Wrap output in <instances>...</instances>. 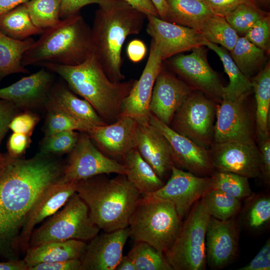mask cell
Wrapping results in <instances>:
<instances>
[{"instance_id":"obj_1","label":"cell","mask_w":270,"mask_h":270,"mask_svg":"<svg viewBox=\"0 0 270 270\" xmlns=\"http://www.w3.org/2000/svg\"><path fill=\"white\" fill-rule=\"evenodd\" d=\"M64 164L40 152L32 158H10L0 178V254L18 258L20 230L40 194L62 176Z\"/></svg>"},{"instance_id":"obj_2","label":"cell","mask_w":270,"mask_h":270,"mask_svg":"<svg viewBox=\"0 0 270 270\" xmlns=\"http://www.w3.org/2000/svg\"><path fill=\"white\" fill-rule=\"evenodd\" d=\"M146 16L124 0H110L95 12L92 30L93 54L108 78L122 81V50L126 38L142 30Z\"/></svg>"},{"instance_id":"obj_3","label":"cell","mask_w":270,"mask_h":270,"mask_svg":"<svg viewBox=\"0 0 270 270\" xmlns=\"http://www.w3.org/2000/svg\"><path fill=\"white\" fill-rule=\"evenodd\" d=\"M38 66L61 76L68 88L88 101L106 123L118 118L122 102L136 80L112 82L94 54L76 66L42 63Z\"/></svg>"},{"instance_id":"obj_4","label":"cell","mask_w":270,"mask_h":270,"mask_svg":"<svg viewBox=\"0 0 270 270\" xmlns=\"http://www.w3.org/2000/svg\"><path fill=\"white\" fill-rule=\"evenodd\" d=\"M100 174L76 182V192L86 204L92 222L105 232L128 226L142 194L126 175Z\"/></svg>"},{"instance_id":"obj_5","label":"cell","mask_w":270,"mask_h":270,"mask_svg":"<svg viewBox=\"0 0 270 270\" xmlns=\"http://www.w3.org/2000/svg\"><path fill=\"white\" fill-rule=\"evenodd\" d=\"M24 54L22 65L42 63L76 66L93 54L91 28L78 13L44 30Z\"/></svg>"},{"instance_id":"obj_6","label":"cell","mask_w":270,"mask_h":270,"mask_svg":"<svg viewBox=\"0 0 270 270\" xmlns=\"http://www.w3.org/2000/svg\"><path fill=\"white\" fill-rule=\"evenodd\" d=\"M181 220L172 203L142 194L129 220L130 237L164 254L174 242Z\"/></svg>"},{"instance_id":"obj_7","label":"cell","mask_w":270,"mask_h":270,"mask_svg":"<svg viewBox=\"0 0 270 270\" xmlns=\"http://www.w3.org/2000/svg\"><path fill=\"white\" fill-rule=\"evenodd\" d=\"M100 230L92 220L86 204L76 192L60 210L34 230L28 248L70 240L89 241Z\"/></svg>"},{"instance_id":"obj_8","label":"cell","mask_w":270,"mask_h":270,"mask_svg":"<svg viewBox=\"0 0 270 270\" xmlns=\"http://www.w3.org/2000/svg\"><path fill=\"white\" fill-rule=\"evenodd\" d=\"M210 218L200 200L196 202L164 254L174 270H205L206 234Z\"/></svg>"},{"instance_id":"obj_9","label":"cell","mask_w":270,"mask_h":270,"mask_svg":"<svg viewBox=\"0 0 270 270\" xmlns=\"http://www.w3.org/2000/svg\"><path fill=\"white\" fill-rule=\"evenodd\" d=\"M216 106L202 92L192 91L174 114V130L208 148L212 142Z\"/></svg>"},{"instance_id":"obj_10","label":"cell","mask_w":270,"mask_h":270,"mask_svg":"<svg viewBox=\"0 0 270 270\" xmlns=\"http://www.w3.org/2000/svg\"><path fill=\"white\" fill-rule=\"evenodd\" d=\"M82 132L64 165L62 176L64 180L77 182L100 174L126 175L123 164L104 155L95 147L90 136Z\"/></svg>"},{"instance_id":"obj_11","label":"cell","mask_w":270,"mask_h":270,"mask_svg":"<svg viewBox=\"0 0 270 270\" xmlns=\"http://www.w3.org/2000/svg\"><path fill=\"white\" fill-rule=\"evenodd\" d=\"M168 182L152 193L143 196L172 203L182 220L194 203L212 189L211 176H200L174 166Z\"/></svg>"},{"instance_id":"obj_12","label":"cell","mask_w":270,"mask_h":270,"mask_svg":"<svg viewBox=\"0 0 270 270\" xmlns=\"http://www.w3.org/2000/svg\"><path fill=\"white\" fill-rule=\"evenodd\" d=\"M168 63L192 89L202 92L212 100H222L224 86L210 66L206 52L202 46L194 48L190 54L178 55Z\"/></svg>"},{"instance_id":"obj_13","label":"cell","mask_w":270,"mask_h":270,"mask_svg":"<svg viewBox=\"0 0 270 270\" xmlns=\"http://www.w3.org/2000/svg\"><path fill=\"white\" fill-rule=\"evenodd\" d=\"M209 153L214 170L248 178L261 176L259 153L255 142H212Z\"/></svg>"},{"instance_id":"obj_14","label":"cell","mask_w":270,"mask_h":270,"mask_svg":"<svg viewBox=\"0 0 270 270\" xmlns=\"http://www.w3.org/2000/svg\"><path fill=\"white\" fill-rule=\"evenodd\" d=\"M149 122L166 139L174 164L198 176L213 174L214 168L207 148L178 133L151 113Z\"/></svg>"},{"instance_id":"obj_15","label":"cell","mask_w":270,"mask_h":270,"mask_svg":"<svg viewBox=\"0 0 270 270\" xmlns=\"http://www.w3.org/2000/svg\"><path fill=\"white\" fill-rule=\"evenodd\" d=\"M146 32L158 48L162 60L204 46L205 38L199 31L152 15L146 16Z\"/></svg>"},{"instance_id":"obj_16","label":"cell","mask_w":270,"mask_h":270,"mask_svg":"<svg viewBox=\"0 0 270 270\" xmlns=\"http://www.w3.org/2000/svg\"><path fill=\"white\" fill-rule=\"evenodd\" d=\"M76 182L64 180L62 176L48 186L40 194L28 214L19 237L20 252L24 254L35 227L60 210L76 192Z\"/></svg>"},{"instance_id":"obj_17","label":"cell","mask_w":270,"mask_h":270,"mask_svg":"<svg viewBox=\"0 0 270 270\" xmlns=\"http://www.w3.org/2000/svg\"><path fill=\"white\" fill-rule=\"evenodd\" d=\"M162 60L154 42L152 40L148 61L138 80L124 99L120 115L128 116L138 124L149 122V105L156 78L162 66Z\"/></svg>"},{"instance_id":"obj_18","label":"cell","mask_w":270,"mask_h":270,"mask_svg":"<svg viewBox=\"0 0 270 270\" xmlns=\"http://www.w3.org/2000/svg\"><path fill=\"white\" fill-rule=\"evenodd\" d=\"M246 100L244 98L234 100L222 99L216 110L214 142H255L252 120L244 106Z\"/></svg>"},{"instance_id":"obj_19","label":"cell","mask_w":270,"mask_h":270,"mask_svg":"<svg viewBox=\"0 0 270 270\" xmlns=\"http://www.w3.org/2000/svg\"><path fill=\"white\" fill-rule=\"evenodd\" d=\"M99 234L89 240L80 258L82 270H114L130 237L128 228Z\"/></svg>"},{"instance_id":"obj_20","label":"cell","mask_w":270,"mask_h":270,"mask_svg":"<svg viewBox=\"0 0 270 270\" xmlns=\"http://www.w3.org/2000/svg\"><path fill=\"white\" fill-rule=\"evenodd\" d=\"M238 230L232 218L222 220L210 216L206 234V264L212 269H222L236 258Z\"/></svg>"},{"instance_id":"obj_21","label":"cell","mask_w":270,"mask_h":270,"mask_svg":"<svg viewBox=\"0 0 270 270\" xmlns=\"http://www.w3.org/2000/svg\"><path fill=\"white\" fill-rule=\"evenodd\" d=\"M192 88L182 80L163 70L155 81L149 105L150 113L170 126L174 114Z\"/></svg>"},{"instance_id":"obj_22","label":"cell","mask_w":270,"mask_h":270,"mask_svg":"<svg viewBox=\"0 0 270 270\" xmlns=\"http://www.w3.org/2000/svg\"><path fill=\"white\" fill-rule=\"evenodd\" d=\"M52 72L42 68L12 84L0 88V99L12 103L17 108L28 110L44 106L54 84Z\"/></svg>"},{"instance_id":"obj_23","label":"cell","mask_w":270,"mask_h":270,"mask_svg":"<svg viewBox=\"0 0 270 270\" xmlns=\"http://www.w3.org/2000/svg\"><path fill=\"white\" fill-rule=\"evenodd\" d=\"M138 127V122L134 118L120 115L113 124L94 126L87 134L104 153L122 157L136 148Z\"/></svg>"},{"instance_id":"obj_24","label":"cell","mask_w":270,"mask_h":270,"mask_svg":"<svg viewBox=\"0 0 270 270\" xmlns=\"http://www.w3.org/2000/svg\"><path fill=\"white\" fill-rule=\"evenodd\" d=\"M136 148L160 178L174 166L166 139L150 122L138 123Z\"/></svg>"},{"instance_id":"obj_25","label":"cell","mask_w":270,"mask_h":270,"mask_svg":"<svg viewBox=\"0 0 270 270\" xmlns=\"http://www.w3.org/2000/svg\"><path fill=\"white\" fill-rule=\"evenodd\" d=\"M44 106L48 112H63L92 126L108 124L88 101L78 98L62 82L53 84Z\"/></svg>"},{"instance_id":"obj_26","label":"cell","mask_w":270,"mask_h":270,"mask_svg":"<svg viewBox=\"0 0 270 270\" xmlns=\"http://www.w3.org/2000/svg\"><path fill=\"white\" fill-rule=\"evenodd\" d=\"M86 243L78 240L52 242L28 247L23 260L28 267L40 263L80 260Z\"/></svg>"},{"instance_id":"obj_27","label":"cell","mask_w":270,"mask_h":270,"mask_svg":"<svg viewBox=\"0 0 270 270\" xmlns=\"http://www.w3.org/2000/svg\"><path fill=\"white\" fill-rule=\"evenodd\" d=\"M122 158L126 176L142 194L153 192L164 186L162 179L136 148L131 150Z\"/></svg>"},{"instance_id":"obj_28","label":"cell","mask_w":270,"mask_h":270,"mask_svg":"<svg viewBox=\"0 0 270 270\" xmlns=\"http://www.w3.org/2000/svg\"><path fill=\"white\" fill-rule=\"evenodd\" d=\"M164 20L199 31L204 22L214 15L203 0H166Z\"/></svg>"},{"instance_id":"obj_29","label":"cell","mask_w":270,"mask_h":270,"mask_svg":"<svg viewBox=\"0 0 270 270\" xmlns=\"http://www.w3.org/2000/svg\"><path fill=\"white\" fill-rule=\"evenodd\" d=\"M204 46L214 51L221 60L229 83L223 88L222 99L236 100L246 98L253 92L250 78L245 76L237 66L228 50L205 39Z\"/></svg>"},{"instance_id":"obj_30","label":"cell","mask_w":270,"mask_h":270,"mask_svg":"<svg viewBox=\"0 0 270 270\" xmlns=\"http://www.w3.org/2000/svg\"><path fill=\"white\" fill-rule=\"evenodd\" d=\"M34 42L31 38L22 40L14 39L0 30V80L12 74L29 72L22 60Z\"/></svg>"},{"instance_id":"obj_31","label":"cell","mask_w":270,"mask_h":270,"mask_svg":"<svg viewBox=\"0 0 270 270\" xmlns=\"http://www.w3.org/2000/svg\"><path fill=\"white\" fill-rule=\"evenodd\" d=\"M256 100V133L269 134L270 65L268 62L251 80Z\"/></svg>"},{"instance_id":"obj_32","label":"cell","mask_w":270,"mask_h":270,"mask_svg":"<svg viewBox=\"0 0 270 270\" xmlns=\"http://www.w3.org/2000/svg\"><path fill=\"white\" fill-rule=\"evenodd\" d=\"M0 30L11 38L20 40L41 34L44 31L34 24L24 3L0 16Z\"/></svg>"},{"instance_id":"obj_33","label":"cell","mask_w":270,"mask_h":270,"mask_svg":"<svg viewBox=\"0 0 270 270\" xmlns=\"http://www.w3.org/2000/svg\"><path fill=\"white\" fill-rule=\"evenodd\" d=\"M265 52L244 36L238 37L234 47L230 51L237 66L249 78L262 68L266 59Z\"/></svg>"},{"instance_id":"obj_34","label":"cell","mask_w":270,"mask_h":270,"mask_svg":"<svg viewBox=\"0 0 270 270\" xmlns=\"http://www.w3.org/2000/svg\"><path fill=\"white\" fill-rule=\"evenodd\" d=\"M200 200L210 216L222 220L232 218L241 208L240 200L218 190H210Z\"/></svg>"},{"instance_id":"obj_35","label":"cell","mask_w":270,"mask_h":270,"mask_svg":"<svg viewBox=\"0 0 270 270\" xmlns=\"http://www.w3.org/2000/svg\"><path fill=\"white\" fill-rule=\"evenodd\" d=\"M128 255L136 270H174L164 253L144 242H134Z\"/></svg>"},{"instance_id":"obj_36","label":"cell","mask_w":270,"mask_h":270,"mask_svg":"<svg viewBox=\"0 0 270 270\" xmlns=\"http://www.w3.org/2000/svg\"><path fill=\"white\" fill-rule=\"evenodd\" d=\"M200 32L208 41L230 51L238 38L236 32L224 17L213 15L202 24Z\"/></svg>"},{"instance_id":"obj_37","label":"cell","mask_w":270,"mask_h":270,"mask_svg":"<svg viewBox=\"0 0 270 270\" xmlns=\"http://www.w3.org/2000/svg\"><path fill=\"white\" fill-rule=\"evenodd\" d=\"M62 0H28L24 2L34 24L46 30L56 25L61 20Z\"/></svg>"},{"instance_id":"obj_38","label":"cell","mask_w":270,"mask_h":270,"mask_svg":"<svg viewBox=\"0 0 270 270\" xmlns=\"http://www.w3.org/2000/svg\"><path fill=\"white\" fill-rule=\"evenodd\" d=\"M211 178L212 189L222 191L240 200L252 194L247 177L231 172L217 171Z\"/></svg>"},{"instance_id":"obj_39","label":"cell","mask_w":270,"mask_h":270,"mask_svg":"<svg viewBox=\"0 0 270 270\" xmlns=\"http://www.w3.org/2000/svg\"><path fill=\"white\" fill-rule=\"evenodd\" d=\"M268 14L251 2L239 5L224 18L237 33L244 35L258 20Z\"/></svg>"},{"instance_id":"obj_40","label":"cell","mask_w":270,"mask_h":270,"mask_svg":"<svg viewBox=\"0 0 270 270\" xmlns=\"http://www.w3.org/2000/svg\"><path fill=\"white\" fill-rule=\"evenodd\" d=\"M94 126L87 124L63 112H48L44 126V136L68 131L88 133Z\"/></svg>"},{"instance_id":"obj_41","label":"cell","mask_w":270,"mask_h":270,"mask_svg":"<svg viewBox=\"0 0 270 270\" xmlns=\"http://www.w3.org/2000/svg\"><path fill=\"white\" fill-rule=\"evenodd\" d=\"M79 134L75 131L58 132L44 136L40 152L48 155H60L70 152L76 146Z\"/></svg>"},{"instance_id":"obj_42","label":"cell","mask_w":270,"mask_h":270,"mask_svg":"<svg viewBox=\"0 0 270 270\" xmlns=\"http://www.w3.org/2000/svg\"><path fill=\"white\" fill-rule=\"evenodd\" d=\"M252 204L246 216L248 224L252 229H259L270 220V197H258Z\"/></svg>"},{"instance_id":"obj_43","label":"cell","mask_w":270,"mask_h":270,"mask_svg":"<svg viewBox=\"0 0 270 270\" xmlns=\"http://www.w3.org/2000/svg\"><path fill=\"white\" fill-rule=\"evenodd\" d=\"M244 36L261 50L268 52L270 46V18L269 14L258 20Z\"/></svg>"},{"instance_id":"obj_44","label":"cell","mask_w":270,"mask_h":270,"mask_svg":"<svg viewBox=\"0 0 270 270\" xmlns=\"http://www.w3.org/2000/svg\"><path fill=\"white\" fill-rule=\"evenodd\" d=\"M37 114L26 112L16 114L11 120L8 128L13 132L26 134L31 136L39 121Z\"/></svg>"},{"instance_id":"obj_45","label":"cell","mask_w":270,"mask_h":270,"mask_svg":"<svg viewBox=\"0 0 270 270\" xmlns=\"http://www.w3.org/2000/svg\"><path fill=\"white\" fill-rule=\"evenodd\" d=\"M261 176L264 181L270 184V138L269 134L257 135Z\"/></svg>"},{"instance_id":"obj_46","label":"cell","mask_w":270,"mask_h":270,"mask_svg":"<svg viewBox=\"0 0 270 270\" xmlns=\"http://www.w3.org/2000/svg\"><path fill=\"white\" fill-rule=\"evenodd\" d=\"M30 136L13 132L7 142L8 154L12 158H20L30 146Z\"/></svg>"},{"instance_id":"obj_47","label":"cell","mask_w":270,"mask_h":270,"mask_svg":"<svg viewBox=\"0 0 270 270\" xmlns=\"http://www.w3.org/2000/svg\"><path fill=\"white\" fill-rule=\"evenodd\" d=\"M238 270H270V240H268L252 260Z\"/></svg>"},{"instance_id":"obj_48","label":"cell","mask_w":270,"mask_h":270,"mask_svg":"<svg viewBox=\"0 0 270 270\" xmlns=\"http://www.w3.org/2000/svg\"><path fill=\"white\" fill-rule=\"evenodd\" d=\"M214 15L224 17L239 5L252 0H203Z\"/></svg>"},{"instance_id":"obj_49","label":"cell","mask_w":270,"mask_h":270,"mask_svg":"<svg viewBox=\"0 0 270 270\" xmlns=\"http://www.w3.org/2000/svg\"><path fill=\"white\" fill-rule=\"evenodd\" d=\"M110 0H62L60 18H65L70 16L78 13L84 6L90 4H96L103 5Z\"/></svg>"},{"instance_id":"obj_50","label":"cell","mask_w":270,"mask_h":270,"mask_svg":"<svg viewBox=\"0 0 270 270\" xmlns=\"http://www.w3.org/2000/svg\"><path fill=\"white\" fill-rule=\"evenodd\" d=\"M17 110L12 103L0 99V142L8 132L9 124L16 114Z\"/></svg>"},{"instance_id":"obj_51","label":"cell","mask_w":270,"mask_h":270,"mask_svg":"<svg viewBox=\"0 0 270 270\" xmlns=\"http://www.w3.org/2000/svg\"><path fill=\"white\" fill-rule=\"evenodd\" d=\"M28 270H82L79 259L40 263L28 267Z\"/></svg>"},{"instance_id":"obj_52","label":"cell","mask_w":270,"mask_h":270,"mask_svg":"<svg viewBox=\"0 0 270 270\" xmlns=\"http://www.w3.org/2000/svg\"><path fill=\"white\" fill-rule=\"evenodd\" d=\"M126 50L128 58L134 62L142 60L146 53L145 44L140 40H134L130 42Z\"/></svg>"},{"instance_id":"obj_53","label":"cell","mask_w":270,"mask_h":270,"mask_svg":"<svg viewBox=\"0 0 270 270\" xmlns=\"http://www.w3.org/2000/svg\"><path fill=\"white\" fill-rule=\"evenodd\" d=\"M124 0L146 16L152 15L159 17L156 8L150 0Z\"/></svg>"},{"instance_id":"obj_54","label":"cell","mask_w":270,"mask_h":270,"mask_svg":"<svg viewBox=\"0 0 270 270\" xmlns=\"http://www.w3.org/2000/svg\"><path fill=\"white\" fill-rule=\"evenodd\" d=\"M0 270H28V266L23 259H8L0 262Z\"/></svg>"},{"instance_id":"obj_55","label":"cell","mask_w":270,"mask_h":270,"mask_svg":"<svg viewBox=\"0 0 270 270\" xmlns=\"http://www.w3.org/2000/svg\"><path fill=\"white\" fill-rule=\"evenodd\" d=\"M28 0H0V16Z\"/></svg>"},{"instance_id":"obj_56","label":"cell","mask_w":270,"mask_h":270,"mask_svg":"<svg viewBox=\"0 0 270 270\" xmlns=\"http://www.w3.org/2000/svg\"><path fill=\"white\" fill-rule=\"evenodd\" d=\"M150 0L152 2L156 8L159 18L163 20H165L168 8L166 0Z\"/></svg>"},{"instance_id":"obj_57","label":"cell","mask_w":270,"mask_h":270,"mask_svg":"<svg viewBox=\"0 0 270 270\" xmlns=\"http://www.w3.org/2000/svg\"><path fill=\"white\" fill-rule=\"evenodd\" d=\"M116 270H136L135 266L131 258L127 254L122 256Z\"/></svg>"},{"instance_id":"obj_58","label":"cell","mask_w":270,"mask_h":270,"mask_svg":"<svg viewBox=\"0 0 270 270\" xmlns=\"http://www.w3.org/2000/svg\"><path fill=\"white\" fill-rule=\"evenodd\" d=\"M1 142H0V144ZM10 156L7 154H4L0 150V178L4 171L9 160Z\"/></svg>"},{"instance_id":"obj_59","label":"cell","mask_w":270,"mask_h":270,"mask_svg":"<svg viewBox=\"0 0 270 270\" xmlns=\"http://www.w3.org/2000/svg\"><path fill=\"white\" fill-rule=\"evenodd\" d=\"M256 4H268L270 0H252Z\"/></svg>"}]
</instances>
